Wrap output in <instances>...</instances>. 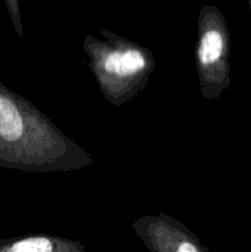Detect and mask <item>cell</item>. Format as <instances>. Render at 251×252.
Wrapping results in <instances>:
<instances>
[{
    "label": "cell",
    "instance_id": "6da1fadb",
    "mask_svg": "<svg viewBox=\"0 0 251 252\" xmlns=\"http://www.w3.org/2000/svg\"><path fill=\"white\" fill-rule=\"evenodd\" d=\"M95 162L51 118L0 81V169L70 172Z\"/></svg>",
    "mask_w": 251,
    "mask_h": 252
},
{
    "label": "cell",
    "instance_id": "7a4b0ae2",
    "mask_svg": "<svg viewBox=\"0 0 251 252\" xmlns=\"http://www.w3.org/2000/svg\"><path fill=\"white\" fill-rule=\"evenodd\" d=\"M100 32L105 39L88 34L83 49L103 97L115 107H121L144 90L157 62L147 47L106 30Z\"/></svg>",
    "mask_w": 251,
    "mask_h": 252
},
{
    "label": "cell",
    "instance_id": "3957f363",
    "mask_svg": "<svg viewBox=\"0 0 251 252\" xmlns=\"http://www.w3.org/2000/svg\"><path fill=\"white\" fill-rule=\"evenodd\" d=\"M230 33L223 14L206 5L198 16L196 71L202 96L218 100L230 85Z\"/></svg>",
    "mask_w": 251,
    "mask_h": 252
},
{
    "label": "cell",
    "instance_id": "277c9868",
    "mask_svg": "<svg viewBox=\"0 0 251 252\" xmlns=\"http://www.w3.org/2000/svg\"><path fill=\"white\" fill-rule=\"evenodd\" d=\"M132 228L150 252H209L193 231L165 213L140 217Z\"/></svg>",
    "mask_w": 251,
    "mask_h": 252
},
{
    "label": "cell",
    "instance_id": "5b68a950",
    "mask_svg": "<svg viewBox=\"0 0 251 252\" xmlns=\"http://www.w3.org/2000/svg\"><path fill=\"white\" fill-rule=\"evenodd\" d=\"M0 252H86L83 243L49 234H33L0 240Z\"/></svg>",
    "mask_w": 251,
    "mask_h": 252
},
{
    "label": "cell",
    "instance_id": "8992f818",
    "mask_svg": "<svg viewBox=\"0 0 251 252\" xmlns=\"http://www.w3.org/2000/svg\"><path fill=\"white\" fill-rule=\"evenodd\" d=\"M249 1V6H250V12H251V0H248Z\"/></svg>",
    "mask_w": 251,
    "mask_h": 252
}]
</instances>
